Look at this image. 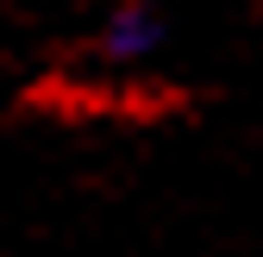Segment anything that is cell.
I'll list each match as a JSON object with an SVG mask.
<instances>
[{
    "instance_id": "1",
    "label": "cell",
    "mask_w": 263,
    "mask_h": 257,
    "mask_svg": "<svg viewBox=\"0 0 263 257\" xmlns=\"http://www.w3.org/2000/svg\"><path fill=\"white\" fill-rule=\"evenodd\" d=\"M163 38H170V25H163L157 0H113V7L101 13L94 50H101L107 63H119V69H132V63H151L163 50Z\"/></svg>"
}]
</instances>
